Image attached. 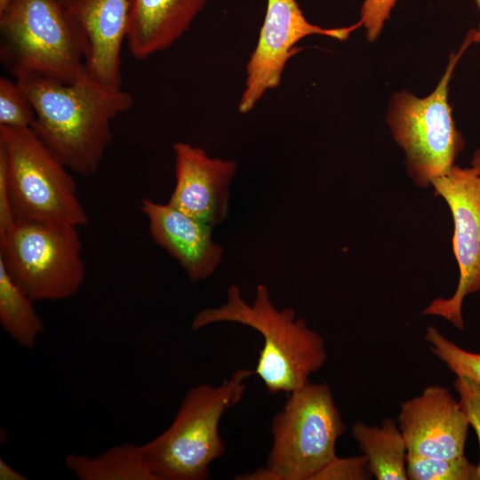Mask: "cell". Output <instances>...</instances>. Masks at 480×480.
<instances>
[{"label":"cell","instance_id":"1","mask_svg":"<svg viewBox=\"0 0 480 480\" xmlns=\"http://www.w3.org/2000/svg\"><path fill=\"white\" fill-rule=\"evenodd\" d=\"M16 81L33 105L31 129L44 145L70 172L96 173L113 139L112 122L133 106L132 95L100 83L85 68L72 84L42 76Z\"/></svg>","mask_w":480,"mask_h":480},{"label":"cell","instance_id":"2","mask_svg":"<svg viewBox=\"0 0 480 480\" xmlns=\"http://www.w3.org/2000/svg\"><path fill=\"white\" fill-rule=\"evenodd\" d=\"M221 322L248 326L262 336L254 373L269 394L292 392L326 363L323 337L304 319L297 317L293 309H278L265 284L257 286L252 303L244 299L238 286L231 285L227 290L226 302L199 311L192 320L191 329L197 331Z\"/></svg>","mask_w":480,"mask_h":480},{"label":"cell","instance_id":"3","mask_svg":"<svg viewBox=\"0 0 480 480\" xmlns=\"http://www.w3.org/2000/svg\"><path fill=\"white\" fill-rule=\"evenodd\" d=\"M254 370L240 368L219 386L202 383L185 395L170 426L140 445L156 480H205L225 444L219 426L228 409L238 404Z\"/></svg>","mask_w":480,"mask_h":480},{"label":"cell","instance_id":"4","mask_svg":"<svg viewBox=\"0 0 480 480\" xmlns=\"http://www.w3.org/2000/svg\"><path fill=\"white\" fill-rule=\"evenodd\" d=\"M84 36L60 0H7L0 9V60L14 80L75 82L84 70Z\"/></svg>","mask_w":480,"mask_h":480},{"label":"cell","instance_id":"5","mask_svg":"<svg viewBox=\"0 0 480 480\" xmlns=\"http://www.w3.org/2000/svg\"><path fill=\"white\" fill-rule=\"evenodd\" d=\"M0 170L16 223H88L70 171L31 128L0 126Z\"/></svg>","mask_w":480,"mask_h":480},{"label":"cell","instance_id":"6","mask_svg":"<svg viewBox=\"0 0 480 480\" xmlns=\"http://www.w3.org/2000/svg\"><path fill=\"white\" fill-rule=\"evenodd\" d=\"M472 43L473 29L459 51L450 55L444 73L430 94L420 98L401 90L390 98L386 122L404 152L407 173L418 187H429L433 179L447 172L464 148L448 92L456 65Z\"/></svg>","mask_w":480,"mask_h":480},{"label":"cell","instance_id":"7","mask_svg":"<svg viewBox=\"0 0 480 480\" xmlns=\"http://www.w3.org/2000/svg\"><path fill=\"white\" fill-rule=\"evenodd\" d=\"M287 396L271 420L266 467L277 480H313L336 456L346 426L328 383L308 380Z\"/></svg>","mask_w":480,"mask_h":480},{"label":"cell","instance_id":"8","mask_svg":"<svg viewBox=\"0 0 480 480\" xmlns=\"http://www.w3.org/2000/svg\"><path fill=\"white\" fill-rule=\"evenodd\" d=\"M77 228L17 222L0 238V263L34 301L66 300L82 287L85 264Z\"/></svg>","mask_w":480,"mask_h":480},{"label":"cell","instance_id":"9","mask_svg":"<svg viewBox=\"0 0 480 480\" xmlns=\"http://www.w3.org/2000/svg\"><path fill=\"white\" fill-rule=\"evenodd\" d=\"M430 186L446 202L452 216V249L460 278L452 296L434 300L422 314L441 316L463 331L464 299L480 291V174L471 166L454 164L433 179Z\"/></svg>","mask_w":480,"mask_h":480},{"label":"cell","instance_id":"10","mask_svg":"<svg viewBox=\"0 0 480 480\" xmlns=\"http://www.w3.org/2000/svg\"><path fill=\"white\" fill-rule=\"evenodd\" d=\"M360 25L359 21L347 28H322L306 19L296 0H267L258 41L246 64L238 112H251L268 91L279 86L288 60L299 51L295 45L304 37L319 35L346 40Z\"/></svg>","mask_w":480,"mask_h":480},{"label":"cell","instance_id":"11","mask_svg":"<svg viewBox=\"0 0 480 480\" xmlns=\"http://www.w3.org/2000/svg\"><path fill=\"white\" fill-rule=\"evenodd\" d=\"M396 422L407 455L452 459L464 454L469 422L446 388L431 385L403 402Z\"/></svg>","mask_w":480,"mask_h":480},{"label":"cell","instance_id":"12","mask_svg":"<svg viewBox=\"0 0 480 480\" xmlns=\"http://www.w3.org/2000/svg\"><path fill=\"white\" fill-rule=\"evenodd\" d=\"M173 152L175 186L167 203L212 227L221 224L228 214L236 162L211 157L202 148L182 141L173 144Z\"/></svg>","mask_w":480,"mask_h":480},{"label":"cell","instance_id":"13","mask_svg":"<svg viewBox=\"0 0 480 480\" xmlns=\"http://www.w3.org/2000/svg\"><path fill=\"white\" fill-rule=\"evenodd\" d=\"M84 39V66L100 83L121 87V50L129 22L130 0H60Z\"/></svg>","mask_w":480,"mask_h":480},{"label":"cell","instance_id":"14","mask_svg":"<svg viewBox=\"0 0 480 480\" xmlns=\"http://www.w3.org/2000/svg\"><path fill=\"white\" fill-rule=\"evenodd\" d=\"M153 241L175 259L192 282L206 279L221 262L223 248L212 239L211 225L172 207L142 198Z\"/></svg>","mask_w":480,"mask_h":480},{"label":"cell","instance_id":"15","mask_svg":"<svg viewBox=\"0 0 480 480\" xmlns=\"http://www.w3.org/2000/svg\"><path fill=\"white\" fill-rule=\"evenodd\" d=\"M209 0H130L126 43L139 60L170 48Z\"/></svg>","mask_w":480,"mask_h":480},{"label":"cell","instance_id":"16","mask_svg":"<svg viewBox=\"0 0 480 480\" xmlns=\"http://www.w3.org/2000/svg\"><path fill=\"white\" fill-rule=\"evenodd\" d=\"M351 434L367 460V467L378 480H407V447L397 422L391 418L380 426L358 421Z\"/></svg>","mask_w":480,"mask_h":480},{"label":"cell","instance_id":"17","mask_svg":"<svg viewBox=\"0 0 480 480\" xmlns=\"http://www.w3.org/2000/svg\"><path fill=\"white\" fill-rule=\"evenodd\" d=\"M64 463L80 480H156L140 445L127 442L96 456L68 454Z\"/></svg>","mask_w":480,"mask_h":480},{"label":"cell","instance_id":"18","mask_svg":"<svg viewBox=\"0 0 480 480\" xmlns=\"http://www.w3.org/2000/svg\"><path fill=\"white\" fill-rule=\"evenodd\" d=\"M33 302L0 263V324L13 340L27 349L34 348L45 328Z\"/></svg>","mask_w":480,"mask_h":480},{"label":"cell","instance_id":"19","mask_svg":"<svg viewBox=\"0 0 480 480\" xmlns=\"http://www.w3.org/2000/svg\"><path fill=\"white\" fill-rule=\"evenodd\" d=\"M410 480H477L476 466L465 454L452 459L407 455Z\"/></svg>","mask_w":480,"mask_h":480},{"label":"cell","instance_id":"20","mask_svg":"<svg viewBox=\"0 0 480 480\" xmlns=\"http://www.w3.org/2000/svg\"><path fill=\"white\" fill-rule=\"evenodd\" d=\"M425 340L431 352L457 377H467L480 384L479 353L460 348L434 326L427 327Z\"/></svg>","mask_w":480,"mask_h":480},{"label":"cell","instance_id":"21","mask_svg":"<svg viewBox=\"0 0 480 480\" xmlns=\"http://www.w3.org/2000/svg\"><path fill=\"white\" fill-rule=\"evenodd\" d=\"M35 110L20 84L7 77H0V126L31 128Z\"/></svg>","mask_w":480,"mask_h":480},{"label":"cell","instance_id":"22","mask_svg":"<svg viewBox=\"0 0 480 480\" xmlns=\"http://www.w3.org/2000/svg\"><path fill=\"white\" fill-rule=\"evenodd\" d=\"M372 475L368 469L364 454L356 457L340 458L337 455L331 460L313 480H367Z\"/></svg>","mask_w":480,"mask_h":480},{"label":"cell","instance_id":"23","mask_svg":"<svg viewBox=\"0 0 480 480\" xmlns=\"http://www.w3.org/2000/svg\"><path fill=\"white\" fill-rule=\"evenodd\" d=\"M453 387L459 396V403L468 418L469 426L476 432L480 448V384L467 377H457ZM476 477L477 480H480V460L476 466Z\"/></svg>","mask_w":480,"mask_h":480},{"label":"cell","instance_id":"24","mask_svg":"<svg viewBox=\"0 0 480 480\" xmlns=\"http://www.w3.org/2000/svg\"><path fill=\"white\" fill-rule=\"evenodd\" d=\"M398 0H364L361 7L360 22L365 28L366 38L375 41Z\"/></svg>","mask_w":480,"mask_h":480},{"label":"cell","instance_id":"25","mask_svg":"<svg viewBox=\"0 0 480 480\" xmlns=\"http://www.w3.org/2000/svg\"><path fill=\"white\" fill-rule=\"evenodd\" d=\"M0 479L1 480H26L27 477L0 458Z\"/></svg>","mask_w":480,"mask_h":480},{"label":"cell","instance_id":"26","mask_svg":"<svg viewBox=\"0 0 480 480\" xmlns=\"http://www.w3.org/2000/svg\"><path fill=\"white\" fill-rule=\"evenodd\" d=\"M236 479L244 480H277L276 476L265 466L252 473L237 476Z\"/></svg>","mask_w":480,"mask_h":480},{"label":"cell","instance_id":"27","mask_svg":"<svg viewBox=\"0 0 480 480\" xmlns=\"http://www.w3.org/2000/svg\"><path fill=\"white\" fill-rule=\"evenodd\" d=\"M471 167L480 174V147L473 154Z\"/></svg>","mask_w":480,"mask_h":480},{"label":"cell","instance_id":"28","mask_svg":"<svg viewBox=\"0 0 480 480\" xmlns=\"http://www.w3.org/2000/svg\"><path fill=\"white\" fill-rule=\"evenodd\" d=\"M476 3L480 9V0H476ZM473 42L480 43V21L477 28L476 29H473Z\"/></svg>","mask_w":480,"mask_h":480},{"label":"cell","instance_id":"29","mask_svg":"<svg viewBox=\"0 0 480 480\" xmlns=\"http://www.w3.org/2000/svg\"><path fill=\"white\" fill-rule=\"evenodd\" d=\"M7 0H0V9L3 8L4 6V4H6Z\"/></svg>","mask_w":480,"mask_h":480}]
</instances>
